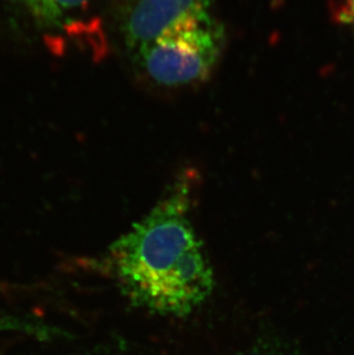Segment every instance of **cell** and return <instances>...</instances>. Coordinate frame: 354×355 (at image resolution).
<instances>
[{
  "instance_id": "5b68a950",
  "label": "cell",
  "mask_w": 354,
  "mask_h": 355,
  "mask_svg": "<svg viewBox=\"0 0 354 355\" xmlns=\"http://www.w3.org/2000/svg\"><path fill=\"white\" fill-rule=\"evenodd\" d=\"M0 332H17L43 339L49 338L52 330L50 327L37 322V320L29 316L0 313Z\"/></svg>"
},
{
  "instance_id": "3957f363",
  "label": "cell",
  "mask_w": 354,
  "mask_h": 355,
  "mask_svg": "<svg viewBox=\"0 0 354 355\" xmlns=\"http://www.w3.org/2000/svg\"><path fill=\"white\" fill-rule=\"evenodd\" d=\"M212 0H136L124 21L127 46L134 53L147 44L212 19Z\"/></svg>"
},
{
  "instance_id": "8992f818",
  "label": "cell",
  "mask_w": 354,
  "mask_h": 355,
  "mask_svg": "<svg viewBox=\"0 0 354 355\" xmlns=\"http://www.w3.org/2000/svg\"><path fill=\"white\" fill-rule=\"evenodd\" d=\"M343 20L354 24V0H348V6L342 12Z\"/></svg>"
},
{
  "instance_id": "7a4b0ae2",
  "label": "cell",
  "mask_w": 354,
  "mask_h": 355,
  "mask_svg": "<svg viewBox=\"0 0 354 355\" xmlns=\"http://www.w3.org/2000/svg\"><path fill=\"white\" fill-rule=\"evenodd\" d=\"M224 38L222 27L210 19L165 35L135 54L151 80L166 87H180L211 75Z\"/></svg>"
},
{
  "instance_id": "6da1fadb",
  "label": "cell",
  "mask_w": 354,
  "mask_h": 355,
  "mask_svg": "<svg viewBox=\"0 0 354 355\" xmlns=\"http://www.w3.org/2000/svg\"><path fill=\"white\" fill-rule=\"evenodd\" d=\"M187 183L175 185L108 250L110 268L124 295L162 315L190 314L214 288L213 269L189 218Z\"/></svg>"
},
{
  "instance_id": "277c9868",
  "label": "cell",
  "mask_w": 354,
  "mask_h": 355,
  "mask_svg": "<svg viewBox=\"0 0 354 355\" xmlns=\"http://www.w3.org/2000/svg\"><path fill=\"white\" fill-rule=\"evenodd\" d=\"M42 24L54 27L89 0H21Z\"/></svg>"
}]
</instances>
